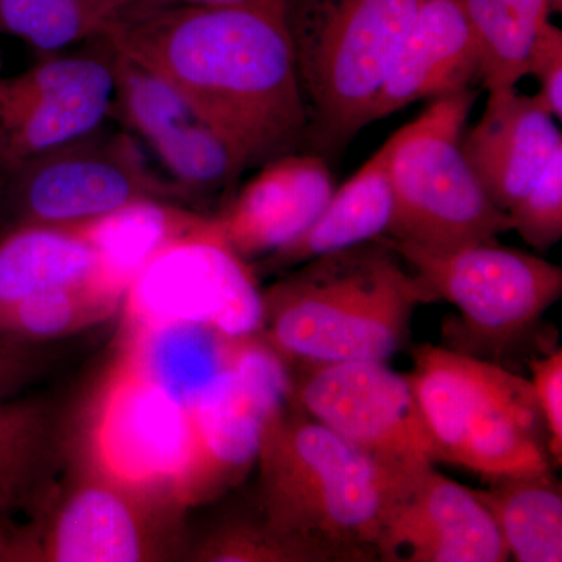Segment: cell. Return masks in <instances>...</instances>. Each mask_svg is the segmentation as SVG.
Listing matches in <instances>:
<instances>
[{
  "instance_id": "1",
  "label": "cell",
  "mask_w": 562,
  "mask_h": 562,
  "mask_svg": "<svg viewBox=\"0 0 562 562\" xmlns=\"http://www.w3.org/2000/svg\"><path fill=\"white\" fill-rule=\"evenodd\" d=\"M99 36L168 81L247 168L305 143V103L284 18L243 7L122 5Z\"/></svg>"
},
{
  "instance_id": "2",
  "label": "cell",
  "mask_w": 562,
  "mask_h": 562,
  "mask_svg": "<svg viewBox=\"0 0 562 562\" xmlns=\"http://www.w3.org/2000/svg\"><path fill=\"white\" fill-rule=\"evenodd\" d=\"M257 524L297 562H372L392 479L288 401L262 431Z\"/></svg>"
},
{
  "instance_id": "3",
  "label": "cell",
  "mask_w": 562,
  "mask_h": 562,
  "mask_svg": "<svg viewBox=\"0 0 562 562\" xmlns=\"http://www.w3.org/2000/svg\"><path fill=\"white\" fill-rule=\"evenodd\" d=\"M425 303L430 299L412 269L376 238L286 271L261 292L257 335L288 368L386 362Z\"/></svg>"
},
{
  "instance_id": "4",
  "label": "cell",
  "mask_w": 562,
  "mask_h": 562,
  "mask_svg": "<svg viewBox=\"0 0 562 562\" xmlns=\"http://www.w3.org/2000/svg\"><path fill=\"white\" fill-rule=\"evenodd\" d=\"M408 373L436 461L486 479L550 472L549 436L530 380L449 347L413 350Z\"/></svg>"
},
{
  "instance_id": "5",
  "label": "cell",
  "mask_w": 562,
  "mask_h": 562,
  "mask_svg": "<svg viewBox=\"0 0 562 562\" xmlns=\"http://www.w3.org/2000/svg\"><path fill=\"white\" fill-rule=\"evenodd\" d=\"M420 0H286L306 139L336 154L369 125Z\"/></svg>"
},
{
  "instance_id": "6",
  "label": "cell",
  "mask_w": 562,
  "mask_h": 562,
  "mask_svg": "<svg viewBox=\"0 0 562 562\" xmlns=\"http://www.w3.org/2000/svg\"><path fill=\"white\" fill-rule=\"evenodd\" d=\"M476 95L468 88L435 99L398 128L391 155L394 216L384 236L457 249L497 241L513 231L508 214L492 203L462 154V131Z\"/></svg>"
},
{
  "instance_id": "7",
  "label": "cell",
  "mask_w": 562,
  "mask_h": 562,
  "mask_svg": "<svg viewBox=\"0 0 562 562\" xmlns=\"http://www.w3.org/2000/svg\"><path fill=\"white\" fill-rule=\"evenodd\" d=\"M139 201L190 206L125 132L101 127L0 173V228H76Z\"/></svg>"
},
{
  "instance_id": "8",
  "label": "cell",
  "mask_w": 562,
  "mask_h": 562,
  "mask_svg": "<svg viewBox=\"0 0 562 562\" xmlns=\"http://www.w3.org/2000/svg\"><path fill=\"white\" fill-rule=\"evenodd\" d=\"M408 265L431 302L461 314L458 351L502 353L527 338L562 294V269L497 241L431 249L380 236Z\"/></svg>"
},
{
  "instance_id": "9",
  "label": "cell",
  "mask_w": 562,
  "mask_h": 562,
  "mask_svg": "<svg viewBox=\"0 0 562 562\" xmlns=\"http://www.w3.org/2000/svg\"><path fill=\"white\" fill-rule=\"evenodd\" d=\"M92 465L111 482L169 506H190L199 468L192 414L120 362L90 435Z\"/></svg>"
},
{
  "instance_id": "10",
  "label": "cell",
  "mask_w": 562,
  "mask_h": 562,
  "mask_svg": "<svg viewBox=\"0 0 562 562\" xmlns=\"http://www.w3.org/2000/svg\"><path fill=\"white\" fill-rule=\"evenodd\" d=\"M290 401L360 449L392 479L436 462L435 443L408 375L383 361H339L297 368Z\"/></svg>"
},
{
  "instance_id": "11",
  "label": "cell",
  "mask_w": 562,
  "mask_h": 562,
  "mask_svg": "<svg viewBox=\"0 0 562 562\" xmlns=\"http://www.w3.org/2000/svg\"><path fill=\"white\" fill-rule=\"evenodd\" d=\"M132 328L201 322L232 338L257 335L261 292L233 254L214 216L158 251L124 292Z\"/></svg>"
},
{
  "instance_id": "12",
  "label": "cell",
  "mask_w": 562,
  "mask_h": 562,
  "mask_svg": "<svg viewBox=\"0 0 562 562\" xmlns=\"http://www.w3.org/2000/svg\"><path fill=\"white\" fill-rule=\"evenodd\" d=\"M90 50L44 55L14 77H0V173L99 131L113 114L114 52L101 36Z\"/></svg>"
},
{
  "instance_id": "13",
  "label": "cell",
  "mask_w": 562,
  "mask_h": 562,
  "mask_svg": "<svg viewBox=\"0 0 562 562\" xmlns=\"http://www.w3.org/2000/svg\"><path fill=\"white\" fill-rule=\"evenodd\" d=\"M113 52L114 116L149 146L191 206L227 198L249 169L239 151L168 81Z\"/></svg>"
},
{
  "instance_id": "14",
  "label": "cell",
  "mask_w": 562,
  "mask_h": 562,
  "mask_svg": "<svg viewBox=\"0 0 562 562\" xmlns=\"http://www.w3.org/2000/svg\"><path fill=\"white\" fill-rule=\"evenodd\" d=\"M376 557L386 562H503L508 550L472 492L425 465L390 487Z\"/></svg>"
},
{
  "instance_id": "15",
  "label": "cell",
  "mask_w": 562,
  "mask_h": 562,
  "mask_svg": "<svg viewBox=\"0 0 562 562\" xmlns=\"http://www.w3.org/2000/svg\"><path fill=\"white\" fill-rule=\"evenodd\" d=\"M154 506L169 505L136 494L95 471L69 491L35 531H14L9 560H155L161 543L154 531Z\"/></svg>"
},
{
  "instance_id": "16",
  "label": "cell",
  "mask_w": 562,
  "mask_h": 562,
  "mask_svg": "<svg viewBox=\"0 0 562 562\" xmlns=\"http://www.w3.org/2000/svg\"><path fill=\"white\" fill-rule=\"evenodd\" d=\"M335 190L324 155L294 151L262 165L214 221L233 254L249 265L308 231Z\"/></svg>"
},
{
  "instance_id": "17",
  "label": "cell",
  "mask_w": 562,
  "mask_h": 562,
  "mask_svg": "<svg viewBox=\"0 0 562 562\" xmlns=\"http://www.w3.org/2000/svg\"><path fill=\"white\" fill-rule=\"evenodd\" d=\"M461 149L492 203L508 214L562 150V133L536 95L498 88L487 91L482 120Z\"/></svg>"
},
{
  "instance_id": "18",
  "label": "cell",
  "mask_w": 562,
  "mask_h": 562,
  "mask_svg": "<svg viewBox=\"0 0 562 562\" xmlns=\"http://www.w3.org/2000/svg\"><path fill=\"white\" fill-rule=\"evenodd\" d=\"M482 80V50L460 0H420L369 124L422 101L472 88Z\"/></svg>"
},
{
  "instance_id": "19",
  "label": "cell",
  "mask_w": 562,
  "mask_h": 562,
  "mask_svg": "<svg viewBox=\"0 0 562 562\" xmlns=\"http://www.w3.org/2000/svg\"><path fill=\"white\" fill-rule=\"evenodd\" d=\"M238 339L201 322L147 325L132 328L121 362L192 414L231 371Z\"/></svg>"
},
{
  "instance_id": "20",
  "label": "cell",
  "mask_w": 562,
  "mask_h": 562,
  "mask_svg": "<svg viewBox=\"0 0 562 562\" xmlns=\"http://www.w3.org/2000/svg\"><path fill=\"white\" fill-rule=\"evenodd\" d=\"M397 132L341 188L308 231L258 261L266 272L290 271L322 255L350 249L386 235L394 216L391 155Z\"/></svg>"
},
{
  "instance_id": "21",
  "label": "cell",
  "mask_w": 562,
  "mask_h": 562,
  "mask_svg": "<svg viewBox=\"0 0 562 562\" xmlns=\"http://www.w3.org/2000/svg\"><path fill=\"white\" fill-rule=\"evenodd\" d=\"M277 412L251 394L231 368L216 391L192 413L199 468L191 505L241 482L257 464L262 431Z\"/></svg>"
},
{
  "instance_id": "22",
  "label": "cell",
  "mask_w": 562,
  "mask_h": 562,
  "mask_svg": "<svg viewBox=\"0 0 562 562\" xmlns=\"http://www.w3.org/2000/svg\"><path fill=\"white\" fill-rule=\"evenodd\" d=\"M209 217L180 203L139 201L80 225L76 231L94 250L95 283L122 299L132 280L158 251Z\"/></svg>"
},
{
  "instance_id": "23",
  "label": "cell",
  "mask_w": 562,
  "mask_h": 562,
  "mask_svg": "<svg viewBox=\"0 0 562 562\" xmlns=\"http://www.w3.org/2000/svg\"><path fill=\"white\" fill-rule=\"evenodd\" d=\"M98 261L76 228H0V306L57 288L95 283Z\"/></svg>"
},
{
  "instance_id": "24",
  "label": "cell",
  "mask_w": 562,
  "mask_h": 562,
  "mask_svg": "<svg viewBox=\"0 0 562 562\" xmlns=\"http://www.w3.org/2000/svg\"><path fill=\"white\" fill-rule=\"evenodd\" d=\"M472 492L494 520L509 558L562 561V491L552 472L501 476Z\"/></svg>"
},
{
  "instance_id": "25",
  "label": "cell",
  "mask_w": 562,
  "mask_h": 562,
  "mask_svg": "<svg viewBox=\"0 0 562 562\" xmlns=\"http://www.w3.org/2000/svg\"><path fill=\"white\" fill-rule=\"evenodd\" d=\"M482 50L487 91L527 77L528 55L553 13L550 0H460Z\"/></svg>"
},
{
  "instance_id": "26",
  "label": "cell",
  "mask_w": 562,
  "mask_h": 562,
  "mask_svg": "<svg viewBox=\"0 0 562 562\" xmlns=\"http://www.w3.org/2000/svg\"><path fill=\"white\" fill-rule=\"evenodd\" d=\"M50 453V417L29 398L0 405V530L43 491Z\"/></svg>"
},
{
  "instance_id": "27",
  "label": "cell",
  "mask_w": 562,
  "mask_h": 562,
  "mask_svg": "<svg viewBox=\"0 0 562 562\" xmlns=\"http://www.w3.org/2000/svg\"><path fill=\"white\" fill-rule=\"evenodd\" d=\"M117 7V0H0V35L55 55L98 38Z\"/></svg>"
},
{
  "instance_id": "28",
  "label": "cell",
  "mask_w": 562,
  "mask_h": 562,
  "mask_svg": "<svg viewBox=\"0 0 562 562\" xmlns=\"http://www.w3.org/2000/svg\"><path fill=\"white\" fill-rule=\"evenodd\" d=\"M121 302L98 283L38 292L0 306V336L43 344L110 316Z\"/></svg>"
},
{
  "instance_id": "29",
  "label": "cell",
  "mask_w": 562,
  "mask_h": 562,
  "mask_svg": "<svg viewBox=\"0 0 562 562\" xmlns=\"http://www.w3.org/2000/svg\"><path fill=\"white\" fill-rule=\"evenodd\" d=\"M513 231L539 251L552 249L562 236V150L538 181L508 210Z\"/></svg>"
},
{
  "instance_id": "30",
  "label": "cell",
  "mask_w": 562,
  "mask_h": 562,
  "mask_svg": "<svg viewBox=\"0 0 562 562\" xmlns=\"http://www.w3.org/2000/svg\"><path fill=\"white\" fill-rule=\"evenodd\" d=\"M199 557L217 562H297L294 554L266 535L255 519L225 525L203 543Z\"/></svg>"
},
{
  "instance_id": "31",
  "label": "cell",
  "mask_w": 562,
  "mask_h": 562,
  "mask_svg": "<svg viewBox=\"0 0 562 562\" xmlns=\"http://www.w3.org/2000/svg\"><path fill=\"white\" fill-rule=\"evenodd\" d=\"M527 76L536 77L535 94L554 120H562V31L552 22L546 25L532 44L527 61Z\"/></svg>"
},
{
  "instance_id": "32",
  "label": "cell",
  "mask_w": 562,
  "mask_h": 562,
  "mask_svg": "<svg viewBox=\"0 0 562 562\" xmlns=\"http://www.w3.org/2000/svg\"><path fill=\"white\" fill-rule=\"evenodd\" d=\"M531 386L546 422L549 453L561 465L562 460V351L557 349L530 361Z\"/></svg>"
},
{
  "instance_id": "33",
  "label": "cell",
  "mask_w": 562,
  "mask_h": 562,
  "mask_svg": "<svg viewBox=\"0 0 562 562\" xmlns=\"http://www.w3.org/2000/svg\"><path fill=\"white\" fill-rule=\"evenodd\" d=\"M41 342L0 336V405L20 397L44 368Z\"/></svg>"
},
{
  "instance_id": "34",
  "label": "cell",
  "mask_w": 562,
  "mask_h": 562,
  "mask_svg": "<svg viewBox=\"0 0 562 562\" xmlns=\"http://www.w3.org/2000/svg\"><path fill=\"white\" fill-rule=\"evenodd\" d=\"M122 5H154V7H243L268 11L284 18L286 0H117Z\"/></svg>"
},
{
  "instance_id": "35",
  "label": "cell",
  "mask_w": 562,
  "mask_h": 562,
  "mask_svg": "<svg viewBox=\"0 0 562 562\" xmlns=\"http://www.w3.org/2000/svg\"><path fill=\"white\" fill-rule=\"evenodd\" d=\"M550 5H552L553 13H561L562 0H550Z\"/></svg>"
}]
</instances>
